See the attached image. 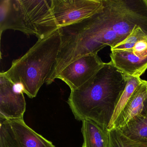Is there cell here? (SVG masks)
I'll use <instances>...</instances> for the list:
<instances>
[{
	"instance_id": "obj_5",
	"label": "cell",
	"mask_w": 147,
	"mask_h": 147,
	"mask_svg": "<svg viewBox=\"0 0 147 147\" xmlns=\"http://www.w3.org/2000/svg\"><path fill=\"white\" fill-rule=\"evenodd\" d=\"M102 5V0H51L50 10L38 24V38L91 17Z\"/></svg>"
},
{
	"instance_id": "obj_8",
	"label": "cell",
	"mask_w": 147,
	"mask_h": 147,
	"mask_svg": "<svg viewBox=\"0 0 147 147\" xmlns=\"http://www.w3.org/2000/svg\"><path fill=\"white\" fill-rule=\"evenodd\" d=\"M111 51L110 62L126 75L140 77L147 69V37L131 49Z\"/></svg>"
},
{
	"instance_id": "obj_4",
	"label": "cell",
	"mask_w": 147,
	"mask_h": 147,
	"mask_svg": "<svg viewBox=\"0 0 147 147\" xmlns=\"http://www.w3.org/2000/svg\"><path fill=\"white\" fill-rule=\"evenodd\" d=\"M51 0H1L0 34L6 30L38 36V24L50 10Z\"/></svg>"
},
{
	"instance_id": "obj_9",
	"label": "cell",
	"mask_w": 147,
	"mask_h": 147,
	"mask_svg": "<svg viewBox=\"0 0 147 147\" xmlns=\"http://www.w3.org/2000/svg\"><path fill=\"white\" fill-rule=\"evenodd\" d=\"M147 98V81L143 80L127 101L112 129L123 127L133 118L141 114Z\"/></svg>"
},
{
	"instance_id": "obj_14",
	"label": "cell",
	"mask_w": 147,
	"mask_h": 147,
	"mask_svg": "<svg viewBox=\"0 0 147 147\" xmlns=\"http://www.w3.org/2000/svg\"><path fill=\"white\" fill-rule=\"evenodd\" d=\"M0 147H23L8 119L0 118Z\"/></svg>"
},
{
	"instance_id": "obj_3",
	"label": "cell",
	"mask_w": 147,
	"mask_h": 147,
	"mask_svg": "<svg viewBox=\"0 0 147 147\" xmlns=\"http://www.w3.org/2000/svg\"><path fill=\"white\" fill-rule=\"evenodd\" d=\"M61 46L60 29L38 39L23 56L14 60L4 75L14 84H21L29 98L37 96L55 65Z\"/></svg>"
},
{
	"instance_id": "obj_1",
	"label": "cell",
	"mask_w": 147,
	"mask_h": 147,
	"mask_svg": "<svg viewBox=\"0 0 147 147\" xmlns=\"http://www.w3.org/2000/svg\"><path fill=\"white\" fill-rule=\"evenodd\" d=\"M102 7L80 22L60 28L59 71L80 57L123 41L136 26L147 35V0H102Z\"/></svg>"
},
{
	"instance_id": "obj_7",
	"label": "cell",
	"mask_w": 147,
	"mask_h": 147,
	"mask_svg": "<svg viewBox=\"0 0 147 147\" xmlns=\"http://www.w3.org/2000/svg\"><path fill=\"white\" fill-rule=\"evenodd\" d=\"M22 85L14 84L0 73V118L24 119L26 102Z\"/></svg>"
},
{
	"instance_id": "obj_11",
	"label": "cell",
	"mask_w": 147,
	"mask_h": 147,
	"mask_svg": "<svg viewBox=\"0 0 147 147\" xmlns=\"http://www.w3.org/2000/svg\"><path fill=\"white\" fill-rule=\"evenodd\" d=\"M82 147H108V129L90 119L82 121Z\"/></svg>"
},
{
	"instance_id": "obj_16",
	"label": "cell",
	"mask_w": 147,
	"mask_h": 147,
	"mask_svg": "<svg viewBox=\"0 0 147 147\" xmlns=\"http://www.w3.org/2000/svg\"><path fill=\"white\" fill-rule=\"evenodd\" d=\"M147 37V35L142 29L138 26H135L127 38L115 47L111 49V51H127L131 49L138 42Z\"/></svg>"
},
{
	"instance_id": "obj_10",
	"label": "cell",
	"mask_w": 147,
	"mask_h": 147,
	"mask_svg": "<svg viewBox=\"0 0 147 147\" xmlns=\"http://www.w3.org/2000/svg\"><path fill=\"white\" fill-rule=\"evenodd\" d=\"M23 147H55L52 142L30 128L24 119L9 120Z\"/></svg>"
},
{
	"instance_id": "obj_2",
	"label": "cell",
	"mask_w": 147,
	"mask_h": 147,
	"mask_svg": "<svg viewBox=\"0 0 147 147\" xmlns=\"http://www.w3.org/2000/svg\"><path fill=\"white\" fill-rule=\"evenodd\" d=\"M128 76L111 62L78 90L71 91L67 100L76 119H90L107 128L127 82Z\"/></svg>"
},
{
	"instance_id": "obj_17",
	"label": "cell",
	"mask_w": 147,
	"mask_h": 147,
	"mask_svg": "<svg viewBox=\"0 0 147 147\" xmlns=\"http://www.w3.org/2000/svg\"><path fill=\"white\" fill-rule=\"evenodd\" d=\"M147 98L145 100L144 104L143 109L141 114H147Z\"/></svg>"
},
{
	"instance_id": "obj_12",
	"label": "cell",
	"mask_w": 147,
	"mask_h": 147,
	"mask_svg": "<svg viewBox=\"0 0 147 147\" xmlns=\"http://www.w3.org/2000/svg\"><path fill=\"white\" fill-rule=\"evenodd\" d=\"M119 129L129 139L147 144V113L135 117Z\"/></svg>"
},
{
	"instance_id": "obj_15",
	"label": "cell",
	"mask_w": 147,
	"mask_h": 147,
	"mask_svg": "<svg viewBox=\"0 0 147 147\" xmlns=\"http://www.w3.org/2000/svg\"><path fill=\"white\" fill-rule=\"evenodd\" d=\"M108 147H147V144L131 140L117 128L108 130Z\"/></svg>"
},
{
	"instance_id": "obj_13",
	"label": "cell",
	"mask_w": 147,
	"mask_h": 147,
	"mask_svg": "<svg viewBox=\"0 0 147 147\" xmlns=\"http://www.w3.org/2000/svg\"><path fill=\"white\" fill-rule=\"evenodd\" d=\"M143 80H142L140 78V77L128 76L127 84L122 95L119 98L111 120L107 127V129L108 130L111 129L114 122L119 116V114L123 109L127 101H128L136 88L142 82Z\"/></svg>"
},
{
	"instance_id": "obj_6",
	"label": "cell",
	"mask_w": 147,
	"mask_h": 147,
	"mask_svg": "<svg viewBox=\"0 0 147 147\" xmlns=\"http://www.w3.org/2000/svg\"><path fill=\"white\" fill-rule=\"evenodd\" d=\"M98 54H89L69 63L57 76L66 83L71 91L78 90L88 82L104 66Z\"/></svg>"
}]
</instances>
